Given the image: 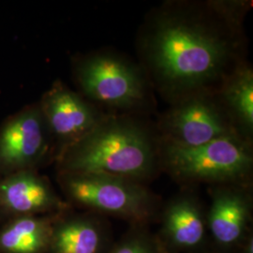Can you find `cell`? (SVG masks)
I'll use <instances>...</instances> for the list:
<instances>
[{
    "instance_id": "obj_2",
    "label": "cell",
    "mask_w": 253,
    "mask_h": 253,
    "mask_svg": "<svg viewBox=\"0 0 253 253\" xmlns=\"http://www.w3.org/2000/svg\"><path fill=\"white\" fill-rule=\"evenodd\" d=\"M54 162L58 173L95 172L142 182L160 165L158 134L129 114H107Z\"/></svg>"
},
{
    "instance_id": "obj_15",
    "label": "cell",
    "mask_w": 253,
    "mask_h": 253,
    "mask_svg": "<svg viewBox=\"0 0 253 253\" xmlns=\"http://www.w3.org/2000/svg\"><path fill=\"white\" fill-rule=\"evenodd\" d=\"M111 253H158L151 238L142 234L126 237Z\"/></svg>"
},
{
    "instance_id": "obj_3",
    "label": "cell",
    "mask_w": 253,
    "mask_h": 253,
    "mask_svg": "<svg viewBox=\"0 0 253 253\" xmlns=\"http://www.w3.org/2000/svg\"><path fill=\"white\" fill-rule=\"evenodd\" d=\"M73 71L80 94L99 108L130 114L149 105L151 84L145 71L121 54L97 51L78 56Z\"/></svg>"
},
{
    "instance_id": "obj_9",
    "label": "cell",
    "mask_w": 253,
    "mask_h": 253,
    "mask_svg": "<svg viewBox=\"0 0 253 253\" xmlns=\"http://www.w3.org/2000/svg\"><path fill=\"white\" fill-rule=\"evenodd\" d=\"M69 208L50 181L37 170L0 178V219L61 213Z\"/></svg>"
},
{
    "instance_id": "obj_7",
    "label": "cell",
    "mask_w": 253,
    "mask_h": 253,
    "mask_svg": "<svg viewBox=\"0 0 253 253\" xmlns=\"http://www.w3.org/2000/svg\"><path fill=\"white\" fill-rule=\"evenodd\" d=\"M54 139L38 102L21 109L0 126V178L37 170L49 159L54 161Z\"/></svg>"
},
{
    "instance_id": "obj_13",
    "label": "cell",
    "mask_w": 253,
    "mask_h": 253,
    "mask_svg": "<svg viewBox=\"0 0 253 253\" xmlns=\"http://www.w3.org/2000/svg\"><path fill=\"white\" fill-rule=\"evenodd\" d=\"M54 215L11 217L0 223V253H48Z\"/></svg>"
},
{
    "instance_id": "obj_8",
    "label": "cell",
    "mask_w": 253,
    "mask_h": 253,
    "mask_svg": "<svg viewBox=\"0 0 253 253\" xmlns=\"http://www.w3.org/2000/svg\"><path fill=\"white\" fill-rule=\"evenodd\" d=\"M38 103L54 139V160L107 115L61 81L54 82Z\"/></svg>"
},
{
    "instance_id": "obj_11",
    "label": "cell",
    "mask_w": 253,
    "mask_h": 253,
    "mask_svg": "<svg viewBox=\"0 0 253 253\" xmlns=\"http://www.w3.org/2000/svg\"><path fill=\"white\" fill-rule=\"evenodd\" d=\"M67 210L54 217L48 253H101L104 235L98 219Z\"/></svg>"
},
{
    "instance_id": "obj_10",
    "label": "cell",
    "mask_w": 253,
    "mask_h": 253,
    "mask_svg": "<svg viewBox=\"0 0 253 253\" xmlns=\"http://www.w3.org/2000/svg\"><path fill=\"white\" fill-rule=\"evenodd\" d=\"M231 184L214 191L208 225L215 240L221 246H232L244 235L251 217V200L242 188Z\"/></svg>"
},
{
    "instance_id": "obj_14",
    "label": "cell",
    "mask_w": 253,
    "mask_h": 253,
    "mask_svg": "<svg viewBox=\"0 0 253 253\" xmlns=\"http://www.w3.org/2000/svg\"><path fill=\"white\" fill-rule=\"evenodd\" d=\"M163 229L173 246L181 249L197 247L203 241L206 232L197 200L188 194L172 200L164 211Z\"/></svg>"
},
{
    "instance_id": "obj_12",
    "label": "cell",
    "mask_w": 253,
    "mask_h": 253,
    "mask_svg": "<svg viewBox=\"0 0 253 253\" xmlns=\"http://www.w3.org/2000/svg\"><path fill=\"white\" fill-rule=\"evenodd\" d=\"M217 94L237 132L253 142V71L250 64H237L220 83Z\"/></svg>"
},
{
    "instance_id": "obj_1",
    "label": "cell",
    "mask_w": 253,
    "mask_h": 253,
    "mask_svg": "<svg viewBox=\"0 0 253 253\" xmlns=\"http://www.w3.org/2000/svg\"><path fill=\"white\" fill-rule=\"evenodd\" d=\"M242 24L215 1L167 2L145 19L138 39L141 67L171 103L217 89L242 60Z\"/></svg>"
},
{
    "instance_id": "obj_5",
    "label": "cell",
    "mask_w": 253,
    "mask_h": 253,
    "mask_svg": "<svg viewBox=\"0 0 253 253\" xmlns=\"http://www.w3.org/2000/svg\"><path fill=\"white\" fill-rule=\"evenodd\" d=\"M68 205L130 220L152 216L157 200L138 181L95 172L58 173Z\"/></svg>"
},
{
    "instance_id": "obj_6",
    "label": "cell",
    "mask_w": 253,
    "mask_h": 253,
    "mask_svg": "<svg viewBox=\"0 0 253 253\" xmlns=\"http://www.w3.org/2000/svg\"><path fill=\"white\" fill-rule=\"evenodd\" d=\"M232 135L241 136L218 100L217 89L198 91L172 102L158 124L159 140L181 147H196Z\"/></svg>"
},
{
    "instance_id": "obj_16",
    "label": "cell",
    "mask_w": 253,
    "mask_h": 253,
    "mask_svg": "<svg viewBox=\"0 0 253 253\" xmlns=\"http://www.w3.org/2000/svg\"><path fill=\"white\" fill-rule=\"evenodd\" d=\"M244 253H253V238L249 239L248 243L246 244L244 249Z\"/></svg>"
},
{
    "instance_id": "obj_4",
    "label": "cell",
    "mask_w": 253,
    "mask_h": 253,
    "mask_svg": "<svg viewBox=\"0 0 253 253\" xmlns=\"http://www.w3.org/2000/svg\"><path fill=\"white\" fill-rule=\"evenodd\" d=\"M160 163L180 180L240 184L253 170V142L239 135L226 136L196 147L160 141Z\"/></svg>"
}]
</instances>
